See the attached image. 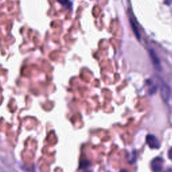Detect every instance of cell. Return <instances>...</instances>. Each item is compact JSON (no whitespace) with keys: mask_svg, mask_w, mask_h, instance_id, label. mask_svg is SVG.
I'll return each instance as SVG.
<instances>
[{"mask_svg":"<svg viewBox=\"0 0 172 172\" xmlns=\"http://www.w3.org/2000/svg\"><path fill=\"white\" fill-rule=\"evenodd\" d=\"M171 90L170 87L168 85L163 83L161 87V95L162 99L164 102H168V101L171 98Z\"/></svg>","mask_w":172,"mask_h":172,"instance_id":"obj_1","label":"cell"},{"mask_svg":"<svg viewBox=\"0 0 172 172\" xmlns=\"http://www.w3.org/2000/svg\"><path fill=\"white\" fill-rule=\"evenodd\" d=\"M147 143L148 144L150 148L158 149L160 147V143L157 137L153 134H148L146 137Z\"/></svg>","mask_w":172,"mask_h":172,"instance_id":"obj_2","label":"cell"},{"mask_svg":"<svg viewBox=\"0 0 172 172\" xmlns=\"http://www.w3.org/2000/svg\"><path fill=\"white\" fill-rule=\"evenodd\" d=\"M163 161L161 157H156L151 161V168L154 172H160L163 168Z\"/></svg>","mask_w":172,"mask_h":172,"instance_id":"obj_3","label":"cell"},{"mask_svg":"<svg viewBox=\"0 0 172 172\" xmlns=\"http://www.w3.org/2000/svg\"><path fill=\"white\" fill-rule=\"evenodd\" d=\"M149 55H150V58H151V59L152 63H153V65H154L155 68L158 71H160L161 69L160 60H159L158 56L157 55V54L155 53V52L154 50H153V49L149 50Z\"/></svg>","mask_w":172,"mask_h":172,"instance_id":"obj_4","label":"cell"},{"mask_svg":"<svg viewBox=\"0 0 172 172\" xmlns=\"http://www.w3.org/2000/svg\"><path fill=\"white\" fill-rule=\"evenodd\" d=\"M129 21H130V24H131V26L132 28V32H133V33L134 34L136 38L138 39L139 40H141V35H140V33L138 30V28H137L136 24L134 23V22L133 21V20H132V18H130Z\"/></svg>","mask_w":172,"mask_h":172,"instance_id":"obj_5","label":"cell"},{"mask_svg":"<svg viewBox=\"0 0 172 172\" xmlns=\"http://www.w3.org/2000/svg\"><path fill=\"white\" fill-rule=\"evenodd\" d=\"M58 1L61 5H63L66 8H71L72 6V4H71L70 0H58Z\"/></svg>","mask_w":172,"mask_h":172,"instance_id":"obj_6","label":"cell"},{"mask_svg":"<svg viewBox=\"0 0 172 172\" xmlns=\"http://www.w3.org/2000/svg\"><path fill=\"white\" fill-rule=\"evenodd\" d=\"M168 157L169 158V159H171V160L172 161V147L169 150V151H168Z\"/></svg>","mask_w":172,"mask_h":172,"instance_id":"obj_7","label":"cell"},{"mask_svg":"<svg viewBox=\"0 0 172 172\" xmlns=\"http://www.w3.org/2000/svg\"><path fill=\"white\" fill-rule=\"evenodd\" d=\"M165 172H172V169H168V170H167V171H165Z\"/></svg>","mask_w":172,"mask_h":172,"instance_id":"obj_8","label":"cell"},{"mask_svg":"<svg viewBox=\"0 0 172 172\" xmlns=\"http://www.w3.org/2000/svg\"><path fill=\"white\" fill-rule=\"evenodd\" d=\"M120 172H126V171H125V170H121V171H120Z\"/></svg>","mask_w":172,"mask_h":172,"instance_id":"obj_9","label":"cell"},{"mask_svg":"<svg viewBox=\"0 0 172 172\" xmlns=\"http://www.w3.org/2000/svg\"><path fill=\"white\" fill-rule=\"evenodd\" d=\"M86 172H91V171H86Z\"/></svg>","mask_w":172,"mask_h":172,"instance_id":"obj_10","label":"cell"}]
</instances>
